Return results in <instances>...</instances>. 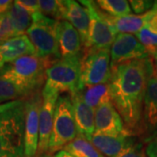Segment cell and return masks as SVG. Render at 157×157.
Segmentation results:
<instances>
[{"label":"cell","mask_w":157,"mask_h":157,"mask_svg":"<svg viewBox=\"0 0 157 157\" xmlns=\"http://www.w3.org/2000/svg\"><path fill=\"white\" fill-rule=\"evenodd\" d=\"M34 54V46L26 34L7 39L0 45V68L22 57Z\"/></svg>","instance_id":"9a60e30c"},{"label":"cell","mask_w":157,"mask_h":157,"mask_svg":"<svg viewBox=\"0 0 157 157\" xmlns=\"http://www.w3.org/2000/svg\"><path fill=\"white\" fill-rule=\"evenodd\" d=\"M157 134V76L148 78L143 101L139 139L145 144Z\"/></svg>","instance_id":"30bf717a"},{"label":"cell","mask_w":157,"mask_h":157,"mask_svg":"<svg viewBox=\"0 0 157 157\" xmlns=\"http://www.w3.org/2000/svg\"><path fill=\"white\" fill-rule=\"evenodd\" d=\"M62 150L68 152L74 157H105L89 140L78 135Z\"/></svg>","instance_id":"44dd1931"},{"label":"cell","mask_w":157,"mask_h":157,"mask_svg":"<svg viewBox=\"0 0 157 157\" xmlns=\"http://www.w3.org/2000/svg\"><path fill=\"white\" fill-rule=\"evenodd\" d=\"M70 96L73 103V115L78 130V135L89 140L90 138L95 133V110L85 103L78 92Z\"/></svg>","instance_id":"2e32d148"},{"label":"cell","mask_w":157,"mask_h":157,"mask_svg":"<svg viewBox=\"0 0 157 157\" xmlns=\"http://www.w3.org/2000/svg\"><path fill=\"white\" fill-rule=\"evenodd\" d=\"M42 91L25 99V157H36L39 147V113L42 106Z\"/></svg>","instance_id":"9c48e42d"},{"label":"cell","mask_w":157,"mask_h":157,"mask_svg":"<svg viewBox=\"0 0 157 157\" xmlns=\"http://www.w3.org/2000/svg\"><path fill=\"white\" fill-rule=\"evenodd\" d=\"M110 49L83 52L79 90L85 86L105 84L111 77Z\"/></svg>","instance_id":"52a82bcc"},{"label":"cell","mask_w":157,"mask_h":157,"mask_svg":"<svg viewBox=\"0 0 157 157\" xmlns=\"http://www.w3.org/2000/svg\"><path fill=\"white\" fill-rule=\"evenodd\" d=\"M86 104L95 110L102 104L111 102V95L108 83L85 86L78 91Z\"/></svg>","instance_id":"ffe728a7"},{"label":"cell","mask_w":157,"mask_h":157,"mask_svg":"<svg viewBox=\"0 0 157 157\" xmlns=\"http://www.w3.org/2000/svg\"><path fill=\"white\" fill-rule=\"evenodd\" d=\"M25 99L0 105V157H25Z\"/></svg>","instance_id":"7a4b0ae2"},{"label":"cell","mask_w":157,"mask_h":157,"mask_svg":"<svg viewBox=\"0 0 157 157\" xmlns=\"http://www.w3.org/2000/svg\"><path fill=\"white\" fill-rule=\"evenodd\" d=\"M54 157H74L71 154H69L68 152L65 151V150H60V151L57 152L54 155Z\"/></svg>","instance_id":"e575fe53"},{"label":"cell","mask_w":157,"mask_h":157,"mask_svg":"<svg viewBox=\"0 0 157 157\" xmlns=\"http://www.w3.org/2000/svg\"><path fill=\"white\" fill-rule=\"evenodd\" d=\"M157 1H143V0H133L129 1V5L132 7V11L135 13V15H140L147 11L152 10Z\"/></svg>","instance_id":"f1b7e54d"},{"label":"cell","mask_w":157,"mask_h":157,"mask_svg":"<svg viewBox=\"0 0 157 157\" xmlns=\"http://www.w3.org/2000/svg\"><path fill=\"white\" fill-rule=\"evenodd\" d=\"M63 20H67L78 31L82 40V48L88 39L90 16L87 9L73 0L63 1Z\"/></svg>","instance_id":"e0dca14e"},{"label":"cell","mask_w":157,"mask_h":157,"mask_svg":"<svg viewBox=\"0 0 157 157\" xmlns=\"http://www.w3.org/2000/svg\"><path fill=\"white\" fill-rule=\"evenodd\" d=\"M103 17L112 26L115 33L128 34H136L145 27L149 16V11L140 15H127L122 17H112L103 12Z\"/></svg>","instance_id":"d6986e66"},{"label":"cell","mask_w":157,"mask_h":157,"mask_svg":"<svg viewBox=\"0 0 157 157\" xmlns=\"http://www.w3.org/2000/svg\"><path fill=\"white\" fill-rule=\"evenodd\" d=\"M0 37L5 40L16 37L15 31L8 13L0 17Z\"/></svg>","instance_id":"4316f807"},{"label":"cell","mask_w":157,"mask_h":157,"mask_svg":"<svg viewBox=\"0 0 157 157\" xmlns=\"http://www.w3.org/2000/svg\"><path fill=\"white\" fill-rule=\"evenodd\" d=\"M136 136L128 133L121 135H109L94 133L89 141L105 157H116L126 148L137 141Z\"/></svg>","instance_id":"5bb4252c"},{"label":"cell","mask_w":157,"mask_h":157,"mask_svg":"<svg viewBox=\"0 0 157 157\" xmlns=\"http://www.w3.org/2000/svg\"><path fill=\"white\" fill-rule=\"evenodd\" d=\"M59 21L41 12L32 15V24L26 32L35 49V55L55 62L60 59L58 43Z\"/></svg>","instance_id":"277c9868"},{"label":"cell","mask_w":157,"mask_h":157,"mask_svg":"<svg viewBox=\"0 0 157 157\" xmlns=\"http://www.w3.org/2000/svg\"><path fill=\"white\" fill-rule=\"evenodd\" d=\"M29 97L20 87L0 74V105Z\"/></svg>","instance_id":"603a6c76"},{"label":"cell","mask_w":157,"mask_h":157,"mask_svg":"<svg viewBox=\"0 0 157 157\" xmlns=\"http://www.w3.org/2000/svg\"><path fill=\"white\" fill-rule=\"evenodd\" d=\"M77 135L78 130L73 115L71 96L63 94L59 96L57 101L48 151L52 154L60 151Z\"/></svg>","instance_id":"8992f818"},{"label":"cell","mask_w":157,"mask_h":157,"mask_svg":"<svg viewBox=\"0 0 157 157\" xmlns=\"http://www.w3.org/2000/svg\"><path fill=\"white\" fill-rule=\"evenodd\" d=\"M94 123L95 133L98 134L117 136L128 133L124 127L122 119L112 102L102 104L96 108Z\"/></svg>","instance_id":"4fadbf2b"},{"label":"cell","mask_w":157,"mask_h":157,"mask_svg":"<svg viewBox=\"0 0 157 157\" xmlns=\"http://www.w3.org/2000/svg\"><path fill=\"white\" fill-rule=\"evenodd\" d=\"M58 43L61 58L80 55L82 40L78 31L67 20L59 21Z\"/></svg>","instance_id":"ac0fdd59"},{"label":"cell","mask_w":157,"mask_h":157,"mask_svg":"<svg viewBox=\"0 0 157 157\" xmlns=\"http://www.w3.org/2000/svg\"><path fill=\"white\" fill-rule=\"evenodd\" d=\"M59 93L56 90L43 87L42 106L39 113V137L37 155L48 151L54 113Z\"/></svg>","instance_id":"8fae6325"},{"label":"cell","mask_w":157,"mask_h":157,"mask_svg":"<svg viewBox=\"0 0 157 157\" xmlns=\"http://www.w3.org/2000/svg\"><path fill=\"white\" fill-rule=\"evenodd\" d=\"M88 11L90 26L88 39L83 46V52L91 50L110 49L117 33L108 24L95 1H79Z\"/></svg>","instance_id":"ba28073f"},{"label":"cell","mask_w":157,"mask_h":157,"mask_svg":"<svg viewBox=\"0 0 157 157\" xmlns=\"http://www.w3.org/2000/svg\"><path fill=\"white\" fill-rule=\"evenodd\" d=\"M116 157H147L145 144L139 139L132 146L126 148Z\"/></svg>","instance_id":"83f0119b"},{"label":"cell","mask_w":157,"mask_h":157,"mask_svg":"<svg viewBox=\"0 0 157 157\" xmlns=\"http://www.w3.org/2000/svg\"><path fill=\"white\" fill-rule=\"evenodd\" d=\"M39 3L42 14L58 21L63 20V1L39 0Z\"/></svg>","instance_id":"d4e9b609"},{"label":"cell","mask_w":157,"mask_h":157,"mask_svg":"<svg viewBox=\"0 0 157 157\" xmlns=\"http://www.w3.org/2000/svg\"><path fill=\"white\" fill-rule=\"evenodd\" d=\"M5 41H6L5 39H2V38H1V37H0V45H1L2 43H4Z\"/></svg>","instance_id":"8d00e7d4"},{"label":"cell","mask_w":157,"mask_h":157,"mask_svg":"<svg viewBox=\"0 0 157 157\" xmlns=\"http://www.w3.org/2000/svg\"><path fill=\"white\" fill-rule=\"evenodd\" d=\"M16 36L25 35L32 24V16L14 1L8 12Z\"/></svg>","instance_id":"7402d4cb"},{"label":"cell","mask_w":157,"mask_h":157,"mask_svg":"<svg viewBox=\"0 0 157 157\" xmlns=\"http://www.w3.org/2000/svg\"><path fill=\"white\" fill-rule=\"evenodd\" d=\"M147 52H148L149 56L151 58L152 64H153V67H154V72L157 76V47L147 51Z\"/></svg>","instance_id":"836d02e7"},{"label":"cell","mask_w":157,"mask_h":157,"mask_svg":"<svg viewBox=\"0 0 157 157\" xmlns=\"http://www.w3.org/2000/svg\"><path fill=\"white\" fill-rule=\"evenodd\" d=\"M13 5V1L11 0H0V17L8 13L11 6Z\"/></svg>","instance_id":"d6a6232c"},{"label":"cell","mask_w":157,"mask_h":157,"mask_svg":"<svg viewBox=\"0 0 157 157\" xmlns=\"http://www.w3.org/2000/svg\"><path fill=\"white\" fill-rule=\"evenodd\" d=\"M80 73V55L60 58L45 70L44 86L71 95L79 91Z\"/></svg>","instance_id":"5b68a950"},{"label":"cell","mask_w":157,"mask_h":157,"mask_svg":"<svg viewBox=\"0 0 157 157\" xmlns=\"http://www.w3.org/2000/svg\"><path fill=\"white\" fill-rule=\"evenodd\" d=\"M111 67L124 62L149 58L146 47L133 34L118 33L110 47Z\"/></svg>","instance_id":"7c38bea8"},{"label":"cell","mask_w":157,"mask_h":157,"mask_svg":"<svg viewBox=\"0 0 157 157\" xmlns=\"http://www.w3.org/2000/svg\"><path fill=\"white\" fill-rule=\"evenodd\" d=\"M95 2L101 11L112 17L127 16L132 12L129 2L126 0H98Z\"/></svg>","instance_id":"cb8c5ba5"},{"label":"cell","mask_w":157,"mask_h":157,"mask_svg":"<svg viewBox=\"0 0 157 157\" xmlns=\"http://www.w3.org/2000/svg\"><path fill=\"white\" fill-rule=\"evenodd\" d=\"M15 2L27 11L31 16L33 15L34 13L40 12L39 3L38 0H17Z\"/></svg>","instance_id":"f546056e"},{"label":"cell","mask_w":157,"mask_h":157,"mask_svg":"<svg viewBox=\"0 0 157 157\" xmlns=\"http://www.w3.org/2000/svg\"><path fill=\"white\" fill-rule=\"evenodd\" d=\"M154 72L151 58L112 66L109 85L111 102L129 135L139 138L143 101L148 78Z\"/></svg>","instance_id":"6da1fadb"},{"label":"cell","mask_w":157,"mask_h":157,"mask_svg":"<svg viewBox=\"0 0 157 157\" xmlns=\"http://www.w3.org/2000/svg\"><path fill=\"white\" fill-rule=\"evenodd\" d=\"M52 63L54 62L35 54L24 56L0 68V74L30 96L42 91V86L45 83V70Z\"/></svg>","instance_id":"3957f363"},{"label":"cell","mask_w":157,"mask_h":157,"mask_svg":"<svg viewBox=\"0 0 157 157\" xmlns=\"http://www.w3.org/2000/svg\"><path fill=\"white\" fill-rule=\"evenodd\" d=\"M135 37L146 47L147 51L157 47V34L150 32L146 27L142 28L139 33L135 34Z\"/></svg>","instance_id":"484cf974"},{"label":"cell","mask_w":157,"mask_h":157,"mask_svg":"<svg viewBox=\"0 0 157 157\" xmlns=\"http://www.w3.org/2000/svg\"><path fill=\"white\" fill-rule=\"evenodd\" d=\"M147 157H157V134L145 143Z\"/></svg>","instance_id":"1f68e13d"},{"label":"cell","mask_w":157,"mask_h":157,"mask_svg":"<svg viewBox=\"0 0 157 157\" xmlns=\"http://www.w3.org/2000/svg\"><path fill=\"white\" fill-rule=\"evenodd\" d=\"M36 157H54V155L52 154L51 152L47 151L45 152V153H42V154H40V155H37Z\"/></svg>","instance_id":"d590c367"},{"label":"cell","mask_w":157,"mask_h":157,"mask_svg":"<svg viewBox=\"0 0 157 157\" xmlns=\"http://www.w3.org/2000/svg\"><path fill=\"white\" fill-rule=\"evenodd\" d=\"M145 27L152 33L157 34V3L155 6L149 11V16Z\"/></svg>","instance_id":"4dcf8cb0"}]
</instances>
